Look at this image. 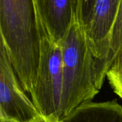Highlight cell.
Wrapping results in <instances>:
<instances>
[{"label":"cell","mask_w":122,"mask_h":122,"mask_svg":"<svg viewBox=\"0 0 122 122\" xmlns=\"http://www.w3.org/2000/svg\"><path fill=\"white\" fill-rule=\"evenodd\" d=\"M0 122H15L11 121V120H9V119H0Z\"/></svg>","instance_id":"8fae6325"},{"label":"cell","mask_w":122,"mask_h":122,"mask_svg":"<svg viewBox=\"0 0 122 122\" xmlns=\"http://www.w3.org/2000/svg\"><path fill=\"white\" fill-rule=\"evenodd\" d=\"M31 122H59V121H54V120H51L49 119H47L46 117H42L41 115H40L39 117H38L36 119H35L34 120H33Z\"/></svg>","instance_id":"30bf717a"},{"label":"cell","mask_w":122,"mask_h":122,"mask_svg":"<svg viewBox=\"0 0 122 122\" xmlns=\"http://www.w3.org/2000/svg\"><path fill=\"white\" fill-rule=\"evenodd\" d=\"M59 122H122V107L117 100L88 102L75 108Z\"/></svg>","instance_id":"52a82bcc"},{"label":"cell","mask_w":122,"mask_h":122,"mask_svg":"<svg viewBox=\"0 0 122 122\" xmlns=\"http://www.w3.org/2000/svg\"><path fill=\"white\" fill-rule=\"evenodd\" d=\"M35 9L40 36V58L31 99L42 117L59 121L63 82L61 46L51 38L36 6Z\"/></svg>","instance_id":"3957f363"},{"label":"cell","mask_w":122,"mask_h":122,"mask_svg":"<svg viewBox=\"0 0 122 122\" xmlns=\"http://www.w3.org/2000/svg\"><path fill=\"white\" fill-rule=\"evenodd\" d=\"M40 115L25 94L6 49L0 43V119L31 122Z\"/></svg>","instance_id":"5b68a950"},{"label":"cell","mask_w":122,"mask_h":122,"mask_svg":"<svg viewBox=\"0 0 122 122\" xmlns=\"http://www.w3.org/2000/svg\"><path fill=\"white\" fill-rule=\"evenodd\" d=\"M0 39L22 88L30 94L40 58L34 0H0Z\"/></svg>","instance_id":"6da1fadb"},{"label":"cell","mask_w":122,"mask_h":122,"mask_svg":"<svg viewBox=\"0 0 122 122\" xmlns=\"http://www.w3.org/2000/svg\"><path fill=\"white\" fill-rule=\"evenodd\" d=\"M60 44L63 69V118L81 104L90 102L100 90L97 84L95 59L82 28L77 0L72 25Z\"/></svg>","instance_id":"7a4b0ae2"},{"label":"cell","mask_w":122,"mask_h":122,"mask_svg":"<svg viewBox=\"0 0 122 122\" xmlns=\"http://www.w3.org/2000/svg\"><path fill=\"white\" fill-rule=\"evenodd\" d=\"M107 77L114 93L122 99V48L108 69Z\"/></svg>","instance_id":"9c48e42d"},{"label":"cell","mask_w":122,"mask_h":122,"mask_svg":"<svg viewBox=\"0 0 122 122\" xmlns=\"http://www.w3.org/2000/svg\"><path fill=\"white\" fill-rule=\"evenodd\" d=\"M34 4L50 36L60 44L72 25L76 0H34Z\"/></svg>","instance_id":"8992f818"},{"label":"cell","mask_w":122,"mask_h":122,"mask_svg":"<svg viewBox=\"0 0 122 122\" xmlns=\"http://www.w3.org/2000/svg\"><path fill=\"white\" fill-rule=\"evenodd\" d=\"M120 1L121 0H77L82 28L96 62L99 89L107 77L111 36Z\"/></svg>","instance_id":"277c9868"},{"label":"cell","mask_w":122,"mask_h":122,"mask_svg":"<svg viewBox=\"0 0 122 122\" xmlns=\"http://www.w3.org/2000/svg\"><path fill=\"white\" fill-rule=\"evenodd\" d=\"M122 48V0L120 1L118 14L116 17L114 25L112 29L111 41H110V50L108 56L107 66V69H109L119 51Z\"/></svg>","instance_id":"ba28073f"}]
</instances>
